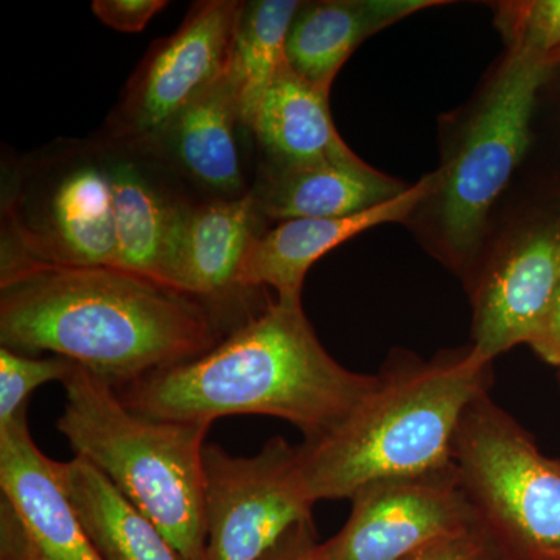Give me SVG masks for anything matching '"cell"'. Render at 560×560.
<instances>
[{
  "label": "cell",
  "instance_id": "obj_1",
  "mask_svg": "<svg viewBox=\"0 0 560 560\" xmlns=\"http://www.w3.org/2000/svg\"><path fill=\"white\" fill-rule=\"evenodd\" d=\"M205 302L135 272L0 254V342L79 364L117 390L219 342Z\"/></svg>",
  "mask_w": 560,
  "mask_h": 560
},
{
  "label": "cell",
  "instance_id": "obj_2",
  "mask_svg": "<svg viewBox=\"0 0 560 560\" xmlns=\"http://www.w3.org/2000/svg\"><path fill=\"white\" fill-rule=\"evenodd\" d=\"M378 375L341 366L301 305L276 301L197 359L117 390L140 415L198 422L234 415L287 420L315 440L340 425Z\"/></svg>",
  "mask_w": 560,
  "mask_h": 560
},
{
  "label": "cell",
  "instance_id": "obj_3",
  "mask_svg": "<svg viewBox=\"0 0 560 560\" xmlns=\"http://www.w3.org/2000/svg\"><path fill=\"white\" fill-rule=\"evenodd\" d=\"M377 375V386L340 425L296 445L298 478L313 504L452 469L460 418L493 382L492 363L470 348L431 361L396 360Z\"/></svg>",
  "mask_w": 560,
  "mask_h": 560
},
{
  "label": "cell",
  "instance_id": "obj_4",
  "mask_svg": "<svg viewBox=\"0 0 560 560\" xmlns=\"http://www.w3.org/2000/svg\"><path fill=\"white\" fill-rule=\"evenodd\" d=\"M57 430L75 458L108 478L186 560H205V451L210 425L131 410L114 386L77 364L62 383Z\"/></svg>",
  "mask_w": 560,
  "mask_h": 560
},
{
  "label": "cell",
  "instance_id": "obj_5",
  "mask_svg": "<svg viewBox=\"0 0 560 560\" xmlns=\"http://www.w3.org/2000/svg\"><path fill=\"white\" fill-rule=\"evenodd\" d=\"M0 254L116 267L113 197L97 138L61 139L3 167Z\"/></svg>",
  "mask_w": 560,
  "mask_h": 560
},
{
  "label": "cell",
  "instance_id": "obj_6",
  "mask_svg": "<svg viewBox=\"0 0 560 560\" xmlns=\"http://www.w3.org/2000/svg\"><path fill=\"white\" fill-rule=\"evenodd\" d=\"M453 463L480 521L514 560H560V470L489 393L464 411Z\"/></svg>",
  "mask_w": 560,
  "mask_h": 560
},
{
  "label": "cell",
  "instance_id": "obj_7",
  "mask_svg": "<svg viewBox=\"0 0 560 560\" xmlns=\"http://www.w3.org/2000/svg\"><path fill=\"white\" fill-rule=\"evenodd\" d=\"M551 69V57L512 49L445 167L440 220L453 256L463 259L478 248L490 208L528 150L537 94Z\"/></svg>",
  "mask_w": 560,
  "mask_h": 560
},
{
  "label": "cell",
  "instance_id": "obj_8",
  "mask_svg": "<svg viewBox=\"0 0 560 560\" xmlns=\"http://www.w3.org/2000/svg\"><path fill=\"white\" fill-rule=\"evenodd\" d=\"M313 506L298 478L296 447L285 438H272L253 456L206 445L205 560H265L312 525Z\"/></svg>",
  "mask_w": 560,
  "mask_h": 560
},
{
  "label": "cell",
  "instance_id": "obj_9",
  "mask_svg": "<svg viewBox=\"0 0 560 560\" xmlns=\"http://www.w3.org/2000/svg\"><path fill=\"white\" fill-rule=\"evenodd\" d=\"M242 9L238 0L194 3L178 31L151 44L98 135L140 143L161 130L226 69Z\"/></svg>",
  "mask_w": 560,
  "mask_h": 560
},
{
  "label": "cell",
  "instance_id": "obj_10",
  "mask_svg": "<svg viewBox=\"0 0 560 560\" xmlns=\"http://www.w3.org/2000/svg\"><path fill=\"white\" fill-rule=\"evenodd\" d=\"M349 521L320 544L327 560H410L480 522L452 469L374 482L350 499Z\"/></svg>",
  "mask_w": 560,
  "mask_h": 560
},
{
  "label": "cell",
  "instance_id": "obj_11",
  "mask_svg": "<svg viewBox=\"0 0 560 560\" xmlns=\"http://www.w3.org/2000/svg\"><path fill=\"white\" fill-rule=\"evenodd\" d=\"M0 560H102L33 441L28 407L0 427Z\"/></svg>",
  "mask_w": 560,
  "mask_h": 560
},
{
  "label": "cell",
  "instance_id": "obj_12",
  "mask_svg": "<svg viewBox=\"0 0 560 560\" xmlns=\"http://www.w3.org/2000/svg\"><path fill=\"white\" fill-rule=\"evenodd\" d=\"M108 173L117 264L168 287L180 220L197 198L150 153L97 136Z\"/></svg>",
  "mask_w": 560,
  "mask_h": 560
},
{
  "label": "cell",
  "instance_id": "obj_13",
  "mask_svg": "<svg viewBox=\"0 0 560 560\" xmlns=\"http://www.w3.org/2000/svg\"><path fill=\"white\" fill-rule=\"evenodd\" d=\"M241 102L226 70L161 130L131 143L164 165L197 200L249 194L241 150Z\"/></svg>",
  "mask_w": 560,
  "mask_h": 560
},
{
  "label": "cell",
  "instance_id": "obj_14",
  "mask_svg": "<svg viewBox=\"0 0 560 560\" xmlns=\"http://www.w3.org/2000/svg\"><path fill=\"white\" fill-rule=\"evenodd\" d=\"M560 285V232L540 231L514 246L475 293L474 345L492 363L518 345H533L550 318Z\"/></svg>",
  "mask_w": 560,
  "mask_h": 560
},
{
  "label": "cell",
  "instance_id": "obj_15",
  "mask_svg": "<svg viewBox=\"0 0 560 560\" xmlns=\"http://www.w3.org/2000/svg\"><path fill=\"white\" fill-rule=\"evenodd\" d=\"M445 168L423 176L399 197L342 219L282 221L261 232L243 259L238 289L246 293L271 287L283 304L301 305L305 276L331 249L381 224L408 219L420 202L441 191Z\"/></svg>",
  "mask_w": 560,
  "mask_h": 560
},
{
  "label": "cell",
  "instance_id": "obj_16",
  "mask_svg": "<svg viewBox=\"0 0 560 560\" xmlns=\"http://www.w3.org/2000/svg\"><path fill=\"white\" fill-rule=\"evenodd\" d=\"M253 195L235 200H197L180 220L173 248L171 289L208 304L243 293L238 275L249 246L261 234Z\"/></svg>",
  "mask_w": 560,
  "mask_h": 560
},
{
  "label": "cell",
  "instance_id": "obj_17",
  "mask_svg": "<svg viewBox=\"0 0 560 560\" xmlns=\"http://www.w3.org/2000/svg\"><path fill=\"white\" fill-rule=\"evenodd\" d=\"M330 92L283 65L254 106L246 130L264 151L261 167L287 171L326 162H357L331 119Z\"/></svg>",
  "mask_w": 560,
  "mask_h": 560
},
{
  "label": "cell",
  "instance_id": "obj_18",
  "mask_svg": "<svg viewBox=\"0 0 560 560\" xmlns=\"http://www.w3.org/2000/svg\"><path fill=\"white\" fill-rule=\"evenodd\" d=\"M408 187L364 161L326 162L308 167H261L250 186L264 219H342L393 200Z\"/></svg>",
  "mask_w": 560,
  "mask_h": 560
},
{
  "label": "cell",
  "instance_id": "obj_19",
  "mask_svg": "<svg viewBox=\"0 0 560 560\" xmlns=\"http://www.w3.org/2000/svg\"><path fill=\"white\" fill-rule=\"evenodd\" d=\"M441 2L433 0H320L301 2L287 38L285 60L293 72L319 90L329 91L360 44Z\"/></svg>",
  "mask_w": 560,
  "mask_h": 560
},
{
  "label": "cell",
  "instance_id": "obj_20",
  "mask_svg": "<svg viewBox=\"0 0 560 560\" xmlns=\"http://www.w3.org/2000/svg\"><path fill=\"white\" fill-rule=\"evenodd\" d=\"M55 474L102 560H186L167 536L86 460H55Z\"/></svg>",
  "mask_w": 560,
  "mask_h": 560
},
{
  "label": "cell",
  "instance_id": "obj_21",
  "mask_svg": "<svg viewBox=\"0 0 560 560\" xmlns=\"http://www.w3.org/2000/svg\"><path fill=\"white\" fill-rule=\"evenodd\" d=\"M300 5L296 0L243 2L224 70L237 92L245 127L261 94L287 62V38Z\"/></svg>",
  "mask_w": 560,
  "mask_h": 560
},
{
  "label": "cell",
  "instance_id": "obj_22",
  "mask_svg": "<svg viewBox=\"0 0 560 560\" xmlns=\"http://www.w3.org/2000/svg\"><path fill=\"white\" fill-rule=\"evenodd\" d=\"M77 363L62 357H35L0 346V427L28 407L33 390L50 382L65 383Z\"/></svg>",
  "mask_w": 560,
  "mask_h": 560
},
{
  "label": "cell",
  "instance_id": "obj_23",
  "mask_svg": "<svg viewBox=\"0 0 560 560\" xmlns=\"http://www.w3.org/2000/svg\"><path fill=\"white\" fill-rule=\"evenodd\" d=\"M499 20L512 49L551 57L560 47V0L506 3Z\"/></svg>",
  "mask_w": 560,
  "mask_h": 560
},
{
  "label": "cell",
  "instance_id": "obj_24",
  "mask_svg": "<svg viewBox=\"0 0 560 560\" xmlns=\"http://www.w3.org/2000/svg\"><path fill=\"white\" fill-rule=\"evenodd\" d=\"M410 560H514L510 551L481 521L445 537Z\"/></svg>",
  "mask_w": 560,
  "mask_h": 560
},
{
  "label": "cell",
  "instance_id": "obj_25",
  "mask_svg": "<svg viewBox=\"0 0 560 560\" xmlns=\"http://www.w3.org/2000/svg\"><path fill=\"white\" fill-rule=\"evenodd\" d=\"M167 5L165 0H94L91 9L98 21L114 31L139 33Z\"/></svg>",
  "mask_w": 560,
  "mask_h": 560
},
{
  "label": "cell",
  "instance_id": "obj_26",
  "mask_svg": "<svg viewBox=\"0 0 560 560\" xmlns=\"http://www.w3.org/2000/svg\"><path fill=\"white\" fill-rule=\"evenodd\" d=\"M265 560H327L316 541L315 525H307L289 537Z\"/></svg>",
  "mask_w": 560,
  "mask_h": 560
},
{
  "label": "cell",
  "instance_id": "obj_27",
  "mask_svg": "<svg viewBox=\"0 0 560 560\" xmlns=\"http://www.w3.org/2000/svg\"><path fill=\"white\" fill-rule=\"evenodd\" d=\"M529 348H533L541 360L560 370V285L550 318Z\"/></svg>",
  "mask_w": 560,
  "mask_h": 560
},
{
  "label": "cell",
  "instance_id": "obj_28",
  "mask_svg": "<svg viewBox=\"0 0 560 560\" xmlns=\"http://www.w3.org/2000/svg\"><path fill=\"white\" fill-rule=\"evenodd\" d=\"M555 460L556 467L560 470V459H552Z\"/></svg>",
  "mask_w": 560,
  "mask_h": 560
},
{
  "label": "cell",
  "instance_id": "obj_29",
  "mask_svg": "<svg viewBox=\"0 0 560 560\" xmlns=\"http://www.w3.org/2000/svg\"><path fill=\"white\" fill-rule=\"evenodd\" d=\"M559 378H560V370H559Z\"/></svg>",
  "mask_w": 560,
  "mask_h": 560
}]
</instances>
